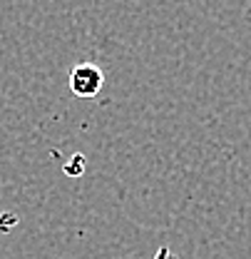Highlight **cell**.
I'll return each mask as SVG.
<instances>
[{"mask_svg": "<svg viewBox=\"0 0 251 259\" xmlns=\"http://www.w3.org/2000/svg\"><path fill=\"white\" fill-rule=\"evenodd\" d=\"M105 85V72L92 63H82L77 65L72 72H70V90L72 95L80 97V100H92L99 95Z\"/></svg>", "mask_w": 251, "mask_h": 259, "instance_id": "cell-1", "label": "cell"}]
</instances>
